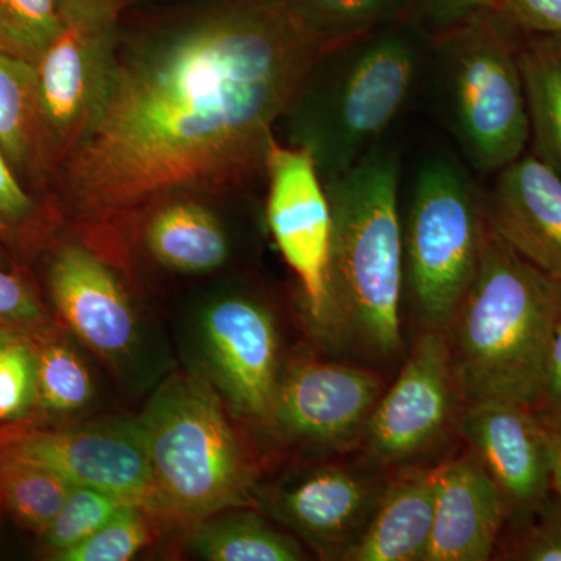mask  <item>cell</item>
I'll return each instance as SVG.
<instances>
[{
	"instance_id": "52a82bcc",
	"label": "cell",
	"mask_w": 561,
	"mask_h": 561,
	"mask_svg": "<svg viewBox=\"0 0 561 561\" xmlns=\"http://www.w3.org/2000/svg\"><path fill=\"white\" fill-rule=\"evenodd\" d=\"M483 192L446 154L421 165L402 231L404 271L427 327L443 328L470 289L481 261Z\"/></svg>"
},
{
	"instance_id": "e575fe53",
	"label": "cell",
	"mask_w": 561,
	"mask_h": 561,
	"mask_svg": "<svg viewBox=\"0 0 561 561\" xmlns=\"http://www.w3.org/2000/svg\"><path fill=\"white\" fill-rule=\"evenodd\" d=\"M535 412L546 423L561 421V311L553 331L548 357H546L545 371L538 389L537 400L534 402Z\"/></svg>"
},
{
	"instance_id": "f35d334b",
	"label": "cell",
	"mask_w": 561,
	"mask_h": 561,
	"mask_svg": "<svg viewBox=\"0 0 561 561\" xmlns=\"http://www.w3.org/2000/svg\"><path fill=\"white\" fill-rule=\"evenodd\" d=\"M13 334H7V332H0V353H2L3 346H5V343L9 342V339Z\"/></svg>"
},
{
	"instance_id": "3957f363",
	"label": "cell",
	"mask_w": 561,
	"mask_h": 561,
	"mask_svg": "<svg viewBox=\"0 0 561 561\" xmlns=\"http://www.w3.org/2000/svg\"><path fill=\"white\" fill-rule=\"evenodd\" d=\"M431 39L393 22L324 51L284 121L294 146L311 151L324 183L353 169L411 101L430 60Z\"/></svg>"
},
{
	"instance_id": "603a6c76",
	"label": "cell",
	"mask_w": 561,
	"mask_h": 561,
	"mask_svg": "<svg viewBox=\"0 0 561 561\" xmlns=\"http://www.w3.org/2000/svg\"><path fill=\"white\" fill-rule=\"evenodd\" d=\"M192 548L210 561H298L300 542L276 530L264 516L247 507L231 508L195 526Z\"/></svg>"
},
{
	"instance_id": "7402d4cb",
	"label": "cell",
	"mask_w": 561,
	"mask_h": 561,
	"mask_svg": "<svg viewBox=\"0 0 561 561\" xmlns=\"http://www.w3.org/2000/svg\"><path fill=\"white\" fill-rule=\"evenodd\" d=\"M519 62L531 153L561 179V35L523 32Z\"/></svg>"
},
{
	"instance_id": "ba28073f",
	"label": "cell",
	"mask_w": 561,
	"mask_h": 561,
	"mask_svg": "<svg viewBox=\"0 0 561 561\" xmlns=\"http://www.w3.org/2000/svg\"><path fill=\"white\" fill-rule=\"evenodd\" d=\"M390 476L367 465H313L268 489L256 502L324 560L346 561L370 524Z\"/></svg>"
},
{
	"instance_id": "484cf974",
	"label": "cell",
	"mask_w": 561,
	"mask_h": 561,
	"mask_svg": "<svg viewBox=\"0 0 561 561\" xmlns=\"http://www.w3.org/2000/svg\"><path fill=\"white\" fill-rule=\"evenodd\" d=\"M35 350L36 400L50 413H72L90 402L92 381L80 357L61 342L46 341L44 334Z\"/></svg>"
},
{
	"instance_id": "4316f807",
	"label": "cell",
	"mask_w": 561,
	"mask_h": 561,
	"mask_svg": "<svg viewBox=\"0 0 561 561\" xmlns=\"http://www.w3.org/2000/svg\"><path fill=\"white\" fill-rule=\"evenodd\" d=\"M65 25L58 0H0V43L35 65Z\"/></svg>"
},
{
	"instance_id": "f1b7e54d",
	"label": "cell",
	"mask_w": 561,
	"mask_h": 561,
	"mask_svg": "<svg viewBox=\"0 0 561 561\" xmlns=\"http://www.w3.org/2000/svg\"><path fill=\"white\" fill-rule=\"evenodd\" d=\"M149 513L135 504H122L117 512L76 548L60 553L61 561H127L136 556L150 540Z\"/></svg>"
},
{
	"instance_id": "8fae6325",
	"label": "cell",
	"mask_w": 561,
	"mask_h": 561,
	"mask_svg": "<svg viewBox=\"0 0 561 561\" xmlns=\"http://www.w3.org/2000/svg\"><path fill=\"white\" fill-rule=\"evenodd\" d=\"M382 391L378 373L300 357L280 368L271 430L302 448L350 451L360 445Z\"/></svg>"
},
{
	"instance_id": "60d3db41",
	"label": "cell",
	"mask_w": 561,
	"mask_h": 561,
	"mask_svg": "<svg viewBox=\"0 0 561 561\" xmlns=\"http://www.w3.org/2000/svg\"><path fill=\"white\" fill-rule=\"evenodd\" d=\"M2 504H3V502H2V497H0V505H2Z\"/></svg>"
},
{
	"instance_id": "7c38bea8",
	"label": "cell",
	"mask_w": 561,
	"mask_h": 561,
	"mask_svg": "<svg viewBox=\"0 0 561 561\" xmlns=\"http://www.w3.org/2000/svg\"><path fill=\"white\" fill-rule=\"evenodd\" d=\"M9 449L57 471L73 485L91 486L151 513L149 454L139 421L111 420L72 430H21L0 437Z\"/></svg>"
},
{
	"instance_id": "d6986e66",
	"label": "cell",
	"mask_w": 561,
	"mask_h": 561,
	"mask_svg": "<svg viewBox=\"0 0 561 561\" xmlns=\"http://www.w3.org/2000/svg\"><path fill=\"white\" fill-rule=\"evenodd\" d=\"M437 502V467L390 478L370 524L346 561H424Z\"/></svg>"
},
{
	"instance_id": "1f68e13d",
	"label": "cell",
	"mask_w": 561,
	"mask_h": 561,
	"mask_svg": "<svg viewBox=\"0 0 561 561\" xmlns=\"http://www.w3.org/2000/svg\"><path fill=\"white\" fill-rule=\"evenodd\" d=\"M46 324V312L27 280L0 267V332L33 341Z\"/></svg>"
},
{
	"instance_id": "d6a6232c",
	"label": "cell",
	"mask_w": 561,
	"mask_h": 561,
	"mask_svg": "<svg viewBox=\"0 0 561 561\" xmlns=\"http://www.w3.org/2000/svg\"><path fill=\"white\" fill-rule=\"evenodd\" d=\"M497 7L501 0H402V22H409L432 41L478 11Z\"/></svg>"
},
{
	"instance_id": "ffe728a7",
	"label": "cell",
	"mask_w": 561,
	"mask_h": 561,
	"mask_svg": "<svg viewBox=\"0 0 561 561\" xmlns=\"http://www.w3.org/2000/svg\"><path fill=\"white\" fill-rule=\"evenodd\" d=\"M139 241L154 261L180 273L214 272L230 256L224 225L201 198H173L151 210Z\"/></svg>"
},
{
	"instance_id": "83f0119b",
	"label": "cell",
	"mask_w": 561,
	"mask_h": 561,
	"mask_svg": "<svg viewBox=\"0 0 561 561\" xmlns=\"http://www.w3.org/2000/svg\"><path fill=\"white\" fill-rule=\"evenodd\" d=\"M122 502L113 494L91 486L73 485L61 511L43 531L44 548L55 557L76 548L101 529Z\"/></svg>"
},
{
	"instance_id": "ac0fdd59",
	"label": "cell",
	"mask_w": 561,
	"mask_h": 561,
	"mask_svg": "<svg viewBox=\"0 0 561 561\" xmlns=\"http://www.w3.org/2000/svg\"><path fill=\"white\" fill-rule=\"evenodd\" d=\"M511 505L471 449L437 467V502L424 561H485L500 546Z\"/></svg>"
},
{
	"instance_id": "d4e9b609",
	"label": "cell",
	"mask_w": 561,
	"mask_h": 561,
	"mask_svg": "<svg viewBox=\"0 0 561 561\" xmlns=\"http://www.w3.org/2000/svg\"><path fill=\"white\" fill-rule=\"evenodd\" d=\"M73 483L46 465L0 448V497L22 526L43 534Z\"/></svg>"
},
{
	"instance_id": "9c48e42d",
	"label": "cell",
	"mask_w": 561,
	"mask_h": 561,
	"mask_svg": "<svg viewBox=\"0 0 561 561\" xmlns=\"http://www.w3.org/2000/svg\"><path fill=\"white\" fill-rule=\"evenodd\" d=\"M265 179L273 239L300 280L313 324L331 332L328 268L332 214L327 184L311 151L276 139L268 147Z\"/></svg>"
},
{
	"instance_id": "277c9868",
	"label": "cell",
	"mask_w": 561,
	"mask_h": 561,
	"mask_svg": "<svg viewBox=\"0 0 561 561\" xmlns=\"http://www.w3.org/2000/svg\"><path fill=\"white\" fill-rule=\"evenodd\" d=\"M324 184L332 214L331 332H346L373 353L393 356L402 343L404 279L398 154L375 146L353 169Z\"/></svg>"
},
{
	"instance_id": "5b68a950",
	"label": "cell",
	"mask_w": 561,
	"mask_h": 561,
	"mask_svg": "<svg viewBox=\"0 0 561 561\" xmlns=\"http://www.w3.org/2000/svg\"><path fill=\"white\" fill-rule=\"evenodd\" d=\"M138 421L149 454L151 515L194 529L256 504V467L208 383L173 375Z\"/></svg>"
},
{
	"instance_id": "d590c367",
	"label": "cell",
	"mask_w": 561,
	"mask_h": 561,
	"mask_svg": "<svg viewBox=\"0 0 561 561\" xmlns=\"http://www.w3.org/2000/svg\"><path fill=\"white\" fill-rule=\"evenodd\" d=\"M501 7L524 33L561 35V0H501Z\"/></svg>"
},
{
	"instance_id": "44dd1931",
	"label": "cell",
	"mask_w": 561,
	"mask_h": 561,
	"mask_svg": "<svg viewBox=\"0 0 561 561\" xmlns=\"http://www.w3.org/2000/svg\"><path fill=\"white\" fill-rule=\"evenodd\" d=\"M0 149L18 175L55 172L38 105L36 65L0 43Z\"/></svg>"
},
{
	"instance_id": "ab89813d",
	"label": "cell",
	"mask_w": 561,
	"mask_h": 561,
	"mask_svg": "<svg viewBox=\"0 0 561 561\" xmlns=\"http://www.w3.org/2000/svg\"><path fill=\"white\" fill-rule=\"evenodd\" d=\"M9 264V260H7V254L3 253L2 249H0V267H5Z\"/></svg>"
},
{
	"instance_id": "cb8c5ba5",
	"label": "cell",
	"mask_w": 561,
	"mask_h": 561,
	"mask_svg": "<svg viewBox=\"0 0 561 561\" xmlns=\"http://www.w3.org/2000/svg\"><path fill=\"white\" fill-rule=\"evenodd\" d=\"M320 51L402 21V0H280Z\"/></svg>"
},
{
	"instance_id": "6da1fadb",
	"label": "cell",
	"mask_w": 561,
	"mask_h": 561,
	"mask_svg": "<svg viewBox=\"0 0 561 561\" xmlns=\"http://www.w3.org/2000/svg\"><path fill=\"white\" fill-rule=\"evenodd\" d=\"M321 55L280 0H209L117 27L101 105L55 172L80 242L124 261L158 206L265 179L275 127Z\"/></svg>"
},
{
	"instance_id": "4fadbf2b",
	"label": "cell",
	"mask_w": 561,
	"mask_h": 561,
	"mask_svg": "<svg viewBox=\"0 0 561 561\" xmlns=\"http://www.w3.org/2000/svg\"><path fill=\"white\" fill-rule=\"evenodd\" d=\"M202 335L214 381L232 411L271 427L280 375L272 312L243 295L219 298L203 313Z\"/></svg>"
},
{
	"instance_id": "30bf717a",
	"label": "cell",
	"mask_w": 561,
	"mask_h": 561,
	"mask_svg": "<svg viewBox=\"0 0 561 561\" xmlns=\"http://www.w3.org/2000/svg\"><path fill=\"white\" fill-rule=\"evenodd\" d=\"M459 402L445 332L430 328L376 402L360 442L365 459L386 471L419 459L445 437Z\"/></svg>"
},
{
	"instance_id": "4dcf8cb0",
	"label": "cell",
	"mask_w": 561,
	"mask_h": 561,
	"mask_svg": "<svg viewBox=\"0 0 561 561\" xmlns=\"http://www.w3.org/2000/svg\"><path fill=\"white\" fill-rule=\"evenodd\" d=\"M36 400V359L31 339L11 335L0 353V423L21 419Z\"/></svg>"
},
{
	"instance_id": "5bb4252c",
	"label": "cell",
	"mask_w": 561,
	"mask_h": 561,
	"mask_svg": "<svg viewBox=\"0 0 561 561\" xmlns=\"http://www.w3.org/2000/svg\"><path fill=\"white\" fill-rule=\"evenodd\" d=\"M457 430L522 522L552 493L551 431L531 405L481 401L461 405Z\"/></svg>"
},
{
	"instance_id": "9a60e30c",
	"label": "cell",
	"mask_w": 561,
	"mask_h": 561,
	"mask_svg": "<svg viewBox=\"0 0 561 561\" xmlns=\"http://www.w3.org/2000/svg\"><path fill=\"white\" fill-rule=\"evenodd\" d=\"M117 27L68 21L36 62L41 121L57 169L101 105Z\"/></svg>"
},
{
	"instance_id": "836d02e7",
	"label": "cell",
	"mask_w": 561,
	"mask_h": 561,
	"mask_svg": "<svg viewBox=\"0 0 561 561\" xmlns=\"http://www.w3.org/2000/svg\"><path fill=\"white\" fill-rule=\"evenodd\" d=\"M35 198L22 186L20 175L11 168L0 149V231L16 234L38 219Z\"/></svg>"
},
{
	"instance_id": "8992f818",
	"label": "cell",
	"mask_w": 561,
	"mask_h": 561,
	"mask_svg": "<svg viewBox=\"0 0 561 561\" xmlns=\"http://www.w3.org/2000/svg\"><path fill=\"white\" fill-rule=\"evenodd\" d=\"M522 36L497 7L478 11L431 41L443 117L465 158L481 173L500 172L526 153L530 142Z\"/></svg>"
},
{
	"instance_id": "7a4b0ae2",
	"label": "cell",
	"mask_w": 561,
	"mask_h": 561,
	"mask_svg": "<svg viewBox=\"0 0 561 561\" xmlns=\"http://www.w3.org/2000/svg\"><path fill=\"white\" fill-rule=\"evenodd\" d=\"M561 311V287L486 221L481 261L445 332L461 404L537 400Z\"/></svg>"
},
{
	"instance_id": "2e32d148",
	"label": "cell",
	"mask_w": 561,
	"mask_h": 561,
	"mask_svg": "<svg viewBox=\"0 0 561 561\" xmlns=\"http://www.w3.org/2000/svg\"><path fill=\"white\" fill-rule=\"evenodd\" d=\"M493 231L561 287V179L531 151L497 172L483 192Z\"/></svg>"
},
{
	"instance_id": "e0dca14e",
	"label": "cell",
	"mask_w": 561,
	"mask_h": 561,
	"mask_svg": "<svg viewBox=\"0 0 561 561\" xmlns=\"http://www.w3.org/2000/svg\"><path fill=\"white\" fill-rule=\"evenodd\" d=\"M55 308L95 353L117 357L131 348L136 317L108 261L83 242L60 247L50 262Z\"/></svg>"
},
{
	"instance_id": "f546056e",
	"label": "cell",
	"mask_w": 561,
	"mask_h": 561,
	"mask_svg": "<svg viewBox=\"0 0 561 561\" xmlns=\"http://www.w3.org/2000/svg\"><path fill=\"white\" fill-rule=\"evenodd\" d=\"M504 560L561 561V497L552 493L537 511L516 522L504 548Z\"/></svg>"
},
{
	"instance_id": "8d00e7d4",
	"label": "cell",
	"mask_w": 561,
	"mask_h": 561,
	"mask_svg": "<svg viewBox=\"0 0 561 561\" xmlns=\"http://www.w3.org/2000/svg\"><path fill=\"white\" fill-rule=\"evenodd\" d=\"M65 21L119 24L128 0H58Z\"/></svg>"
},
{
	"instance_id": "74e56055",
	"label": "cell",
	"mask_w": 561,
	"mask_h": 561,
	"mask_svg": "<svg viewBox=\"0 0 561 561\" xmlns=\"http://www.w3.org/2000/svg\"><path fill=\"white\" fill-rule=\"evenodd\" d=\"M546 423V421H545ZM551 431L552 442V490L561 497V421L546 423Z\"/></svg>"
}]
</instances>
